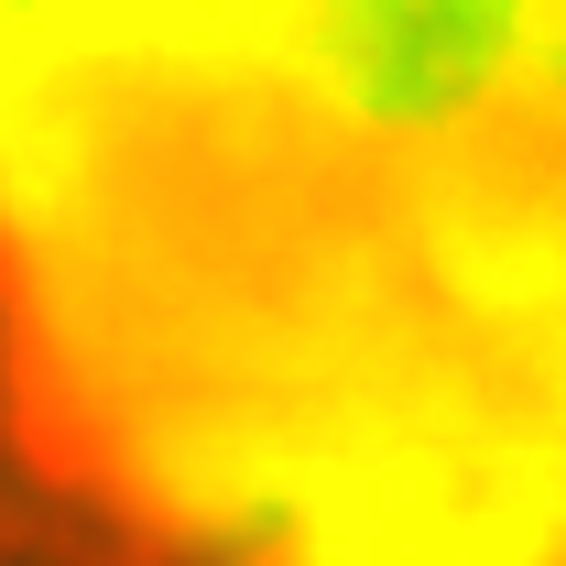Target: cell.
Wrapping results in <instances>:
<instances>
[{
    "label": "cell",
    "mask_w": 566,
    "mask_h": 566,
    "mask_svg": "<svg viewBox=\"0 0 566 566\" xmlns=\"http://www.w3.org/2000/svg\"><path fill=\"white\" fill-rule=\"evenodd\" d=\"M0 415L132 566H566V0H0Z\"/></svg>",
    "instance_id": "1"
}]
</instances>
